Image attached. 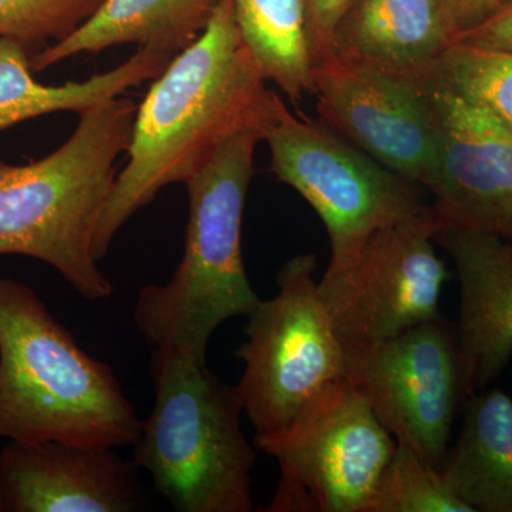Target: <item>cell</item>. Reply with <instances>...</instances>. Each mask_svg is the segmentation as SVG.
Masks as SVG:
<instances>
[{
    "mask_svg": "<svg viewBox=\"0 0 512 512\" xmlns=\"http://www.w3.org/2000/svg\"><path fill=\"white\" fill-rule=\"evenodd\" d=\"M281 97L245 45L231 0H221L207 28L175 55L137 106L127 164L93 238L97 262L136 212L167 185L187 183L229 138L265 136Z\"/></svg>",
    "mask_w": 512,
    "mask_h": 512,
    "instance_id": "obj_1",
    "label": "cell"
},
{
    "mask_svg": "<svg viewBox=\"0 0 512 512\" xmlns=\"http://www.w3.org/2000/svg\"><path fill=\"white\" fill-rule=\"evenodd\" d=\"M136 113L133 101L116 97L82 111L49 156L22 165L0 158V255L45 262L87 301L116 292L94 259L93 238Z\"/></svg>",
    "mask_w": 512,
    "mask_h": 512,
    "instance_id": "obj_2",
    "label": "cell"
},
{
    "mask_svg": "<svg viewBox=\"0 0 512 512\" xmlns=\"http://www.w3.org/2000/svg\"><path fill=\"white\" fill-rule=\"evenodd\" d=\"M140 429L113 369L32 288L0 276V437L117 448L133 446Z\"/></svg>",
    "mask_w": 512,
    "mask_h": 512,
    "instance_id": "obj_3",
    "label": "cell"
},
{
    "mask_svg": "<svg viewBox=\"0 0 512 512\" xmlns=\"http://www.w3.org/2000/svg\"><path fill=\"white\" fill-rule=\"evenodd\" d=\"M262 140L258 131L229 138L185 183L183 259L167 284L141 289L134 305V323L151 349H177L205 363L215 330L235 316L247 318L261 301L245 271L242 218Z\"/></svg>",
    "mask_w": 512,
    "mask_h": 512,
    "instance_id": "obj_4",
    "label": "cell"
},
{
    "mask_svg": "<svg viewBox=\"0 0 512 512\" xmlns=\"http://www.w3.org/2000/svg\"><path fill=\"white\" fill-rule=\"evenodd\" d=\"M154 406L134 447L138 470L178 512H251L255 447L237 384L177 349L151 353Z\"/></svg>",
    "mask_w": 512,
    "mask_h": 512,
    "instance_id": "obj_5",
    "label": "cell"
},
{
    "mask_svg": "<svg viewBox=\"0 0 512 512\" xmlns=\"http://www.w3.org/2000/svg\"><path fill=\"white\" fill-rule=\"evenodd\" d=\"M315 254L289 259L276 276L278 292L247 316L244 363L237 383L255 437L293 423L330 387L346 379V353L320 301Z\"/></svg>",
    "mask_w": 512,
    "mask_h": 512,
    "instance_id": "obj_6",
    "label": "cell"
},
{
    "mask_svg": "<svg viewBox=\"0 0 512 512\" xmlns=\"http://www.w3.org/2000/svg\"><path fill=\"white\" fill-rule=\"evenodd\" d=\"M269 170L302 195L325 224L326 274L352 264L376 231L430 210L419 185L387 170L320 121L279 103L265 130Z\"/></svg>",
    "mask_w": 512,
    "mask_h": 512,
    "instance_id": "obj_7",
    "label": "cell"
},
{
    "mask_svg": "<svg viewBox=\"0 0 512 512\" xmlns=\"http://www.w3.org/2000/svg\"><path fill=\"white\" fill-rule=\"evenodd\" d=\"M254 444L281 468L264 511L367 512L397 441L343 379L284 430Z\"/></svg>",
    "mask_w": 512,
    "mask_h": 512,
    "instance_id": "obj_8",
    "label": "cell"
},
{
    "mask_svg": "<svg viewBox=\"0 0 512 512\" xmlns=\"http://www.w3.org/2000/svg\"><path fill=\"white\" fill-rule=\"evenodd\" d=\"M345 353L346 379L384 429L443 470L454 421L476 393L456 323L440 315Z\"/></svg>",
    "mask_w": 512,
    "mask_h": 512,
    "instance_id": "obj_9",
    "label": "cell"
},
{
    "mask_svg": "<svg viewBox=\"0 0 512 512\" xmlns=\"http://www.w3.org/2000/svg\"><path fill=\"white\" fill-rule=\"evenodd\" d=\"M433 211L376 231L352 264L318 282L320 301L345 352L366 348L440 316L448 279L437 255Z\"/></svg>",
    "mask_w": 512,
    "mask_h": 512,
    "instance_id": "obj_10",
    "label": "cell"
},
{
    "mask_svg": "<svg viewBox=\"0 0 512 512\" xmlns=\"http://www.w3.org/2000/svg\"><path fill=\"white\" fill-rule=\"evenodd\" d=\"M319 121L387 170L427 188L436 158L423 77L328 53L313 64Z\"/></svg>",
    "mask_w": 512,
    "mask_h": 512,
    "instance_id": "obj_11",
    "label": "cell"
},
{
    "mask_svg": "<svg viewBox=\"0 0 512 512\" xmlns=\"http://www.w3.org/2000/svg\"><path fill=\"white\" fill-rule=\"evenodd\" d=\"M436 158L427 190L440 227L512 239V133L490 111L423 77Z\"/></svg>",
    "mask_w": 512,
    "mask_h": 512,
    "instance_id": "obj_12",
    "label": "cell"
},
{
    "mask_svg": "<svg viewBox=\"0 0 512 512\" xmlns=\"http://www.w3.org/2000/svg\"><path fill=\"white\" fill-rule=\"evenodd\" d=\"M116 448L10 441L0 453L6 512H133L146 505L137 466Z\"/></svg>",
    "mask_w": 512,
    "mask_h": 512,
    "instance_id": "obj_13",
    "label": "cell"
},
{
    "mask_svg": "<svg viewBox=\"0 0 512 512\" xmlns=\"http://www.w3.org/2000/svg\"><path fill=\"white\" fill-rule=\"evenodd\" d=\"M434 241L456 265L460 284L457 338L474 390L481 392L512 359V239L440 227Z\"/></svg>",
    "mask_w": 512,
    "mask_h": 512,
    "instance_id": "obj_14",
    "label": "cell"
},
{
    "mask_svg": "<svg viewBox=\"0 0 512 512\" xmlns=\"http://www.w3.org/2000/svg\"><path fill=\"white\" fill-rule=\"evenodd\" d=\"M458 35L443 0H353L330 52L420 79Z\"/></svg>",
    "mask_w": 512,
    "mask_h": 512,
    "instance_id": "obj_15",
    "label": "cell"
},
{
    "mask_svg": "<svg viewBox=\"0 0 512 512\" xmlns=\"http://www.w3.org/2000/svg\"><path fill=\"white\" fill-rule=\"evenodd\" d=\"M221 0H101L82 25L30 56L33 72L111 46L136 43L178 55L204 32Z\"/></svg>",
    "mask_w": 512,
    "mask_h": 512,
    "instance_id": "obj_16",
    "label": "cell"
},
{
    "mask_svg": "<svg viewBox=\"0 0 512 512\" xmlns=\"http://www.w3.org/2000/svg\"><path fill=\"white\" fill-rule=\"evenodd\" d=\"M173 55L163 50H140L109 72L96 74L84 82L46 86L33 77L28 47L15 39H0V133L57 111H82L123 96L146 80L163 72Z\"/></svg>",
    "mask_w": 512,
    "mask_h": 512,
    "instance_id": "obj_17",
    "label": "cell"
},
{
    "mask_svg": "<svg viewBox=\"0 0 512 512\" xmlns=\"http://www.w3.org/2000/svg\"><path fill=\"white\" fill-rule=\"evenodd\" d=\"M443 474L473 512H512V399L498 387L471 394Z\"/></svg>",
    "mask_w": 512,
    "mask_h": 512,
    "instance_id": "obj_18",
    "label": "cell"
},
{
    "mask_svg": "<svg viewBox=\"0 0 512 512\" xmlns=\"http://www.w3.org/2000/svg\"><path fill=\"white\" fill-rule=\"evenodd\" d=\"M239 33L266 79L293 104L312 96L313 57L303 0H231Z\"/></svg>",
    "mask_w": 512,
    "mask_h": 512,
    "instance_id": "obj_19",
    "label": "cell"
},
{
    "mask_svg": "<svg viewBox=\"0 0 512 512\" xmlns=\"http://www.w3.org/2000/svg\"><path fill=\"white\" fill-rule=\"evenodd\" d=\"M426 76L484 107L512 133V53L456 42Z\"/></svg>",
    "mask_w": 512,
    "mask_h": 512,
    "instance_id": "obj_20",
    "label": "cell"
},
{
    "mask_svg": "<svg viewBox=\"0 0 512 512\" xmlns=\"http://www.w3.org/2000/svg\"><path fill=\"white\" fill-rule=\"evenodd\" d=\"M367 512H473L451 490L440 468L397 443Z\"/></svg>",
    "mask_w": 512,
    "mask_h": 512,
    "instance_id": "obj_21",
    "label": "cell"
},
{
    "mask_svg": "<svg viewBox=\"0 0 512 512\" xmlns=\"http://www.w3.org/2000/svg\"><path fill=\"white\" fill-rule=\"evenodd\" d=\"M101 0H0V39L18 40L30 49L59 42L89 18ZM37 50V52H39Z\"/></svg>",
    "mask_w": 512,
    "mask_h": 512,
    "instance_id": "obj_22",
    "label": "cell"
},
{
    "mask_svg": "<svg viewBox=\"0 0 512 512\" xmlns=\"http://www.w3.org/2000/svg\"><path fill=\"white\" fill-rule=\"evenodd\" d=\"M353 0H303L313 64L328 55L340 20Z\"/></svg>",
    "mask_w": 512,
    "mask_h": 512,
    "instance_id": "obj_23",
    "label": "cell"
},
{
    "mask_svg": "<svg viewBox=\"0 0 512 512\" xmlns=\"http://www.w3.org/2000/svg\"><path fill=\"white\" fill-rule=\"evenodd\" d=\"M458 43L512 53V0L495 10L474 28L464 30L457 37Z\"/></svg>",
    "mask_w": 512,
    "mask_h": 512,
    "instance_id": "obj_24",
    "label": "cell"
},
{
    "mask_svg": "<svg viewBox=\"0 0 512 512\" xmlns=\"http://www.w3.org/2000/svg\"><path fill=\"white\" fill-rule=\"evenodd\" d=\"M458 32L474 28L507 0H443Z\"/></svg>",
    "mask_w": 512,
    "mask_h": 512,
    "instance_id": "obj_25",
    "label": "cell"
},
{
    "mask_svg": "<svg viewBox=\"0 0 512 512\" xmlns=\"http://www.w3.org/2000/svg\"><path fill=\"white\" fill-rule=\"evenodd\" d=\"M0 512H6L5 503H3L2 493H0Z\"/></svg>",
    "mask_w": 512,
    "mask_h": 512,
    "instance_id": "obj_26",
    "label": "cell"
}]
</instances>
